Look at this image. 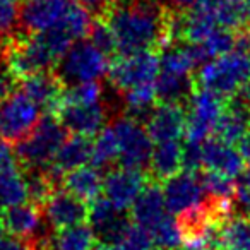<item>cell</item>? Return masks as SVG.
Masks as SVG:
<instances>
[{
	"mask_svg": "<svg viewBox=\"0 0 250 250\" xmlns=\"http://www.w3.org/2000/svg\"><path fill=\"white\" fill-rule=\"evenodd\" d=\"M104 21L120 55L161 48L171 42V12L161 0H117Z\"/></svg>",
	"mask_w": 250,
	"mask_h": 250,
	"instance_id": "obj_1",
	"label": "cell"
},
{
	"mask_svg": "<svg viewBox=\"0 0 250 250\" xmlns=\"http://www.w3.org/2000/svg\"><path fill=\"white\" fill-rule=\"evenodd\" d=\"M110 69V57L96 48L89 40L76 42L55 65V76L63 87L98 83Z\"/></svg>",
	"mask_w": 250,
	"mask_h": 250,
	"instance_id": "obj_2",
	"label": "cell"
},
{
	"mask_svg": "<svg viewBox=\"0 0 250 250\" xmlns=\"http://www.w3.org/2000/svg\"><path fill=\"white\" fill-rule=\"evenodd\" d=\"M69 130L55 115L42 117L29 136L16 144V158L22 168H46L67 139Z\"/></svg>",
	"mask_w": 250,
	"mask_h": 250,
	"instance_id": "obj_3",
	"label": "cell"
},
{
	"mask_svg": "<svg viewBox=\"0 0 250 250\" xmlns=\"http://www.w3.org/2000/svg\"><path fill=\"white\" fill-rule=\"evenodd\" d=\"M250 81V53L229 52L201 67L197 84L221 98H231Z\"/></svg>",
	"mask_w": 250,
	"mask_h": 250,
	"instance_id": "obj_4",
	"label": "cell"
},
{
	"mask_svg": "<svg viewBox=\"0 0 250 250\" xmlns=\"http://www.w3.org/2000/svg\"><path fill=\"white\" fill-rule=\"evenodd\" d=\"M118 143V163L124 168L144 171L149 168L154 141L146 125L127 115H120L110 125Z\"/></svg>",
	"mask_w": 250,
	"mask_h": 250,
	"instance_id": "obj_5",
	"label": "cell"
},
{
	"mask_svg": "<svg viewBox=\"0 0 250 250\" xmlns=\"http://www.w3.org/2000/svg\"><path fill=\"white\" fill-rule=\"evenodd\" d=\"M158 74H160V55L153 50L120 55L110 63L108 69L110 84L118 93L154 86Z\"/></svg>",
	"mask_w": 250,
	"mask_h": 250,
	"instance_id": "obj_6",
	"label": "cell"
},
{
	"mask_svg": "<svg viewBox=\"0 0 250 250\" xmlns=\"http://www.w3.org/2000/svg\"><path fill=\"white\" fill-rule=\"evenodd\" d=\"M57 62L59 57L53 53L42 35H24V33L21 36L14 35L9 46L7 63L19 79L52 70Z\"/></svg>",
	"mask_w": 250,
	"mask_h": 250,
	"instance_id": "obj_7",
	"label": "cell"
},
{
	"mask_svg": "<svg viewBox=\"0 0 250 250\" xmlns=\"http://www.w3.org/2000/svg\"><path fill=\"white\" fill-rule=\"evenodd\" d=\"M42 113L38 104L24 91L18 89L0 103V139L18 144L40 124Z\"/></svg>",
	"mask_w": 250,
	"mask_h": 250,
	"instance_id": "obj_8",
	"label": "cell"
},
{
	"mask_svg": "<svg viewBox=\"0 0 250 250\" xmlns=\"http://www.w3.org/2000/svg\"><path fill=\"white\" fill-rule=\"evenodd\" d=\"M226 101L209 89H195L187 104V141L204 143L214 134L216 124L225 110Z\"/></svg>",
	"mask_w": 250,
	"mask_h": 250,
	"instance_id": "obj_9",
	"label": "cell"
},
{
	"mask_svg": "<svg viewBox=\"0 0 250 250\" xmlns=\"http://www.w3.org/2000/svg\"><path fill=\"white\" fill-rule=\"evenodd\" d=\"M163 195L167 208L175 218L201 208L208 201L201 175L194 171H178L173 177L163 180Z\"/></svg>",
	"mask_w": 250,
	"mask_h": 250,
	"instance_id": "obj_10",
	"label": "cell"
},
{
	"mask_svg": "<svg viewBox=\"0 0 250 250\" xmlns=\"http://www.w3.org/2000/svg\"><path fill=\"white\" fill-rule=\"evenodd\" d=\"M87 225L91 226L98 243L110 247L132 226L125 209H120L106 197H96L89 204Z\"/></svg>",
	"mask_w": 250,
	"mask_h": 250,
	"instance_id": "obj_11",
	"label": "cell"
},
{
	"mask_svg": "<svg viewBox=\"0 0 250 250\" xmlns=\"http://www.w3.org/2000/svg\"><path fill=\"white\" fill-rule=\"evenodd\" d=\"M74 0H24L19 5V28L24 35H38L59 26Z\"/></svg>",
	"mask_w": 250,
	"mask_h": 250,
	"instance_id": "obj_12",
	"label": "cell"
},
{
	"mask_svg": "<svg viewBox=\"0 0 250 250\" xmlns=\"http://www.w3.org/2000/svg\"><path fill=\"white\" fill-rule=\"evenodd\" d=\"M55 115L69 132L77 134V136L93 137L104 129L108 117L111 113L106 101L103 100L93 104L60 103V108Z\"/></svg>",
	"mask_w": 250,
	"mask_h": 250,
	"instance_id": "obj_13",
	"label": "cell"
},
{
	"mask_svg": "<svg viewBox=\"0 0 250 250\" xmlns=\"http://www.w3.org/2000/svg\"><path fill=\"white\" fill-rule=\"evenodd\" d=\"M42 211L46 223L55 231L86 223L89 214V206L86 201L76 197L67 190H55L42 204Z\"/></svg>",
	"mask_w": 250,
	"mask_h": 250,
	"instance_id": "obj_14",
	"label": "cell"
},
{
	"mask_svg": "<svg viewBox=\"0 0 250 250\" xmlns=\"http://www.w3.org/2000/svg\"><path fill=\"white\" fill-rule=\"evenodd\" d=\"M147 182L149 178L144 171L120 167L117 170H111L104 177L103 195L110 202H113L117 208L127 211L129 208H132V204L144 190Z\"/></svg>",
	"mask_w": 250,
	"mask_h": 250,
	"instance_id": "obj_15",
	"label": "cell"
},
{
	"mask_svg": "<svg viewBox=\"0 0 250 250\" xmlns=\"http://www.w3.org/2000/svg\"><path fill=\"white\" fill-rule=\"evenodd\" d=\"M146 129L154 143L180 141L187 132V108L180 104H156Z\"/></svg>",
	"mask_w": 250,
	"mask_h": 250,
	"instance_id": "obj_16",
	"label": "cell"
},
{
	"mask_svg": "<svg viewBox=\"0 0 250 250\" xmlns=\"http://www.w3.org/2000/svg\"><path fill=\"white\" fill-rule=\"evenodd\" d=\"M91 151H93L91 137L72 134L70 137H67L53 161L46 167V171L57 185H62L63 175L91 161Z\"/></svg>",
	"mask_w": 250,
	"mask_h": 250,
	"instance_id": "obj_17",
	"label": "cell"
},
{
	"mask_svg": "<svg viewBox=\"0 0 250 250\" xmlns=\"http://www.w3.org/2000/svg\"><path fill=\"white\" fill-rule=\"evenodd\" d=\"M19 89L24 91L40 110L46 115H55L62 103V94L65 87L55 76V72H38L29 77H24L19 83Z\"/></svg>",
	"mask_w": 250,
	"mask_h": 250,
	"instance_id": "obj_18",
	"label": "cell"
},
{
	"mask_svg": "<svg viewBox=\"0 0 250 250\" xmlns=\"http://www.w3.org/2000/svg\"><path fill=\"white\" fill-rule=\"evenodd\" d=\"M130 209H132V218L136 225L143 226L149 233L171 214L167 208V202H165L163 188L151 180L147 182V185Z\"/></svg>",
	"mask_w": 250,
	"mask_h": 250,
	"instance_id": "obj_19",
	"label": "cell"
},
{
	"mask_svg": "<svg viewBox=\"0 0 250 250\" xmlns=\"http://www.w3.org/2000/svg\"><path fill=\"white\" fill-rule=\"evenodd\" d=\"M202 160L208 171L228 175L231 178L240 177L245 167L240 151L235 149L233 144L225 143L218 137H209L202 143Z\"/></svg>",
	"mask_w": 250,
	"mask_h": 250,
	"instance_id": "obj_20",
	"label": "cell"
},
{
	"mask_svg": "<svg viewBox=\"0 0 250 250\" xmlns=\"http://www.w3.org/2000/svg\"><path fill=\"white\" fill-rule=\"evenodd\" d=\"M250 129V110L245 101L235 94L228 98L214 129V137L228 144H236Z\"/></svg>",
	"mask_w": 250,
	"mask_h": 250,
	"instance_id": "obj_21",
	"label": "cell"
},
{
	"mask_svg": "<svg viewBox=\"0 0 250 250\" xmlns=\"http://www.w3.org/2000/svg\"><path fill=\"white\" fill-rule=\"evenodd\" d=\"M197 81L192 74H175L160 70L158 79L154 83L158 103L180 104L187 108L190 98L195 93Z\"/></svg>",
	"mask_w": 250,
	"mask_h": 250,
	"instance_id": "obj_22",
	"label": "cell"
},
{
	"mask_svg": "<svg viewBox=\"0 0 250 250\" xmlns=\"http://www.w3.org/2000/svg\"><path fill=\"white\" fill-rule=\"evenodd\" d=\"M192 7L209 12L221 28L231 31L249 26L245 0H195Z\"/></svg>",
	"mask_w": 250,
	"mask_h": 250,
	"instance_id": "obj_23",
	"label": "cell"
},
{
	"mask_svg": "<svg viewBox=\"0 0 250 250\" xmlns=\"http://www.w3.org/2000/svg\"><path fill=\"white\" fill-rule=\"evenodd\" d=\"M104 178L101 170H98L93 165H84L76 170L69 171L62 178V188L83 201H94L100 197V192L103 190Z\"/></svg>",
	"mask_w": 250,
	"mask_h": 250,
	"instance_id": "obj_24",
	"label": "cell"
},
{
	"mask_svg": "<svg viewBox=\"0 0 250 250\" xmlns=\"http://www.w3.org/2000/svg\"><path fill=\"white\" fill-rule=\"evenodd\" d=\"M218 250H250V214H231L219 225Z\"/></svg>",
	"mask_w": 250,
	"mask_h": 250,
	"instance_id": "obj_25",
	"label": "cell"
},
{
	"mask_svg": "<svg viewBox=\"0 0 250 250\" xmlns=\"http://www.w3.org/2000/svg\"><path fill=\"white\" fill-rule=\"evenodd\" d=\"M182 168V144L178 141L156 143L151 156L149 170L158 180H167Z\"/></svg>",
	"mask_w": 250,
	"mask_h": 250,
	"instance_id": "obj_26",
	"label": "cell"
},
{
	"mask_svg": "<svg viewBox=\"0 0 250 250\" xmlns=\"http://www.w3.org/2000/svg\"><path fill=\"white\" fill-rule=\"evenodd\" d=\"M89 225L70 226V228L55 231L50 238L48 250H93L98 245Z\"/></svg>",
	"mask_w": 250,
	"mask_h": 250,
	"instance_id": "obj_27",
	"label": "cell"
},
{
	"mask_svg": "<svg viewBox=\"0 0 250 250\" xmlns=\"http://www.w3.org/2000/svg\"><path fill=\"white\" fill-rule=\"evenodd\" d=\"M24 202H29L28 182L24 171L14 167L0 175V208L9 209Z\"/></svg>",
	"mask_w": 250,
	"mask_h": 250,
	"instance_id": "obj_28",
	"label": "cell"
},
{
	"mask_svg": "<svg viewBox=\"0 0 250 250\" xmlns=\"http://www.w3.org/2000/svg\"><path fill=\"white\" fill-rule=\"evenodd\" d=\"M118 161V143L111 127L103 129L93 141V151H91V165L98 170H106L113 163Z\"/></svg>",
	"mask_w": 250,
	"mask_h": 250,
	"instance_id": "obj_29",
	"label": "cell"
},
{
	"mask_svg": "<svg viewBox=\"0 0 250 250\" xmlns=\"http://www.w3.org/2000/svg\"><path fill=\"white\" fill-rule=\"evenodd\" d=\"M202 184H204L206 194L209 199L214 201H225L233 202L236 195V182L235 178L228 177V175L216 173V171H208L201 175Z\"/></svg>",
	"mask_w": 250,
	"mask_h": 250,
	"instance_id": "obj_30",
	"label": "cell"
},
{
	"mask_svg": "<svg viewBox=\"0 0 250 250\" xmlns=\"http://www.w3.org/2000/svg\"><path fill=\"white\" fill-rule=\"evenodd\" d=\"M108 250H158L153 242V236L147 229L139 225H132Z\"/></svg>",
	"mask_w": 250,
	"mask_h": 250,
	"instance_id": "obj_31",
	"label": "cell"
},
{
	"mask_svg": "<svg viewBox=\"0 0 250 250\" xmlns=\"http://www.w3.org/2000/svg\"><path fill=\"white\" fill-rule=\"evenodd\" d=\"M104 100V89L100 83H86L79 86L65 87L62 94V103L72 104H93Z\"/></svg>",
	"mask_w": 250,
	"mask_h": 250,
	"instance_id": "obj_32",
	"label": "cell"
},
{
	"mask_svg": "<svg viewBox=\"0 0 250 250\" xmlns=\"http://www.w3.org/2000/svg\"><path fill=\"white\" fill-rule=\"evenodd\" d=\"M87 40H89L100 52H103L106 57H113L115 53H118L115 35L104 19H96V21H93L89 35H87Z\"/></svg>",
	"mask_w": 250,
	"mask_h": 250,
	"instance_id": "obj_33",
	"label": "cell"
},
{
	"mask_svg": "<svg viewBox=\"0 0 250 250\" xmlns=\"http://www.w3.org/2000/svg\"><path fill=\"white\" fill-rule=\"evenodd\" d=\"M201 168H204L202 143L187 141L185 144H182V170L197 173Z\"/></svg>",
	"mask_w": 250,
	"mask_h": 250,
	"instance_id": "obj_34",
	"label": "cell"
},
{
	"mask_svg": "<svg viewBox=\"0 0 250 250\" xmlns=\"http://www.w3.org/2000/svg\"><path fill=\"white\" fill-rule=\"evenodd\" d=\"M19 83L21 79L11 70L7 60H0V103L18 91Z\"/></svg>",
	"mask_w": 250,
	"mask_h": 250,
	"instance_id": "obj_35",
	"label": "cell"
},
{
	"mask_svg": "<svg viewBox=\"0 0 250 250\" xmlns=\"http://www.w3.org/2000/svg\"><path fill=\"white\" fill-rule=\"evenodd\" d=\"M76 2L96 19H104L117 4V0H76Z\"/></svg>",
	"mask_w": 250,
	"mask_h": 250,
	"instance_id": "obj_36",
	"label": "cell"
},
{
	"mask_svg": "<svg viewBox=\"0 0 250 250\" xmlns=\"http://www.w3.org/2000/svg\"><path fill=\"white\" fill-rule=\"evenodd\" d=\"M235 201L243 209L242 214H250V170L238 177Z\"/></svg>",
	"mask_w": 250,
	"mask_h": 250,
	"instance_id": "obj_37",
	"label": "cell"
},
{
	"mask_svg": "<svg viewBox=\"0 0 250 250\" xmlns=\"http://www.w3.org/2000/svg\"><path fill=\"white\" fill-rule=\"evenodd\" d=\"M14 167H18V161H16L11 146L7 141L0 139V175Z\"/></svg>",
	"mask_w": 250,
	"mask_h": 250,
	"instance_id": "obj_38",
	"label": "cell"
},
{
	"mask_svg": "<svg viewBox=\"0 0 250 250\" xmlns=\"http://www.w3.org/2000/svg\"><path fill=\"white\" fill-rule=\"evenodd\" d=\"M0 250H35V247L29 240L19 236H5L0 240Z\"/></svg>",
	"mask_w": 250,
	"mask_h": 250,
	"instance_id": "obj_39",
	"label": "cell"
},
{
	"mask_svg": "<svg viewBox=\"0 0 250 250\" xmlns=\"http://www.w3.org/2000/svg\"><path fill=\"white\" fill-rule=\"evenodd\" d=\"M165 7L171 12V14H178V12H185L194 5L195 0H161Z\"/></svg>",
	"mask_w": 250,
	"mask_h": 250,
	"instance_id": "obj_40",
	"label": "cell"
},
{
	"mask_svg": "<svg viewBox=\"0 0 250 250\" xmlns=\"http://www.w3.org/2000/svg\"><path fill=\"white\" fill-rule=\"evenodd\" d=\"M238 151H240V154H242L245 165H250V129L247 130V134L238 143Z\"/></svg>",
	"mask_w": 250,
	"mask_h": 250,
	"instance_id": "obj_41",
	"label": "cell"
},
{
	"mask_svg": "<svg viewBox=\"0 0 250 250\" xmlns=\"http://www.w3.org/2000/svg\"><path fill=\"white\" fill-rule=\"evenodd\" d=\"M4 231H5V225H4V214L0 212V240L4 238Z\"/></svg>",
	"mask_w": 250,
	"mask_h": 250,
	"instance_id": "obj_42",
	"label": "cell"
},
{
	"mask_svg": "<svg viewBox=\"0 0 250 250\" xmlns=\"http://www.w3.org/2000/svg\"><path fill=\"white\" fill-rule=\"evenodd\" d=\"M247 5V16H249V26H250V0H245Z\"/></svg>",
	"mask_w": 250,
	"mask_h": 250,
	"instance_id": "obj_43",
	"label": "cell"
},
{
	"mask_svg": "<svg viewBox=\"0 0 250 250\" xmlns=\"http://www.w3.org/2000/svg\"><path fill=\"white\" fill-rule=\"evenodd\" d=\"M199 250H209V249H199Z\"/></svg>",
	"mask_w": 250,
	"mask_h": 250,
	"instance_id": "obj_44",
	"label": "cell"
}]
</instances>
